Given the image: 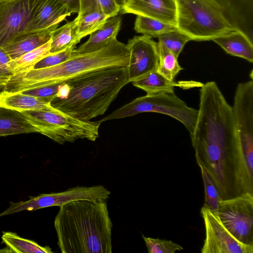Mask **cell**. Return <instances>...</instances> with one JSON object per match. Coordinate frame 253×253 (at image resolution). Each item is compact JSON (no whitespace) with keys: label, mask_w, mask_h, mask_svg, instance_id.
<instances>
[{"label":"cell","mask_w":253,"mask_h":253,"mask_svg":"<svg viewBox=\"0 0 253 253\" xmlns=\"http://www.w3.org/2000/svg\"><path fill=\"white\" fill-rule=\"evenodd\" d=\"M121 22V17L117 15L108 18L101 27L89 34L86 42L73 50L72 56L98 50L116 39Z\"/></svg>","instance_id":"obj_16"},{"label":"cell","mask_w":253,"mask_h":253,"mask_svg":"<svg viewBox=\"0 0 253 253\" xmlns=\"http://www.w3.org/2000/svg\"><path fill=\"white\" fill-rule=\"evenodd\" d=\"M216 213L236 239L253 246V194L246 192L221 200Z\"/></svg>","instance_id":"obj_8"},{"label":"cell","mask_w":253,"mask_h":253,"mask_svg":"<svg viewBox=\"0 0 253 253\" xmlns=\"http://www.w3.org/2000/svg\"><path fill=\"white\" fill-rule=\"evenodd\" d=\"M60 84L21 91L23 94L39 98H48L52 101L56 97ZM52 102V101H51Z\"/></svg>","instance_id":"obj_34"},{"label":"cell","mask_w":253,"mask_h":253,"mask_svg":"<svg viewBox=\"0 0 253 253\" xmlns=\"http://www.w3.org/2000/svg\"><path fill=\"white\" fill-rule=\"evenodd\" d=\"M157 43L159 60L157 71L169 80L174 81L183 68L178 63L177 57L161 42H158Z\"/></svg>","instance_id":"obj_27"},{"label":"cell","mask_w":253,"mask_h":253,"mask_svg":"<svg viewBox=\"0 0 253 253\" xmlns=\"http://www.w3.org/2000/svg\"><path fill=\"white\" fill-rule=\"evenodd\" d=\"M55 29L23 33L16 37L3 48L11 59L17 58L48 42Z\"/></svg>","instance_id":"obj_18"},{"label":"cell","mask_w":253,"mask_h":253,"mask_svg":"<svg viewBox=\"0 0 253 253\" xmlns=\"http://www.w3.org/2000/svg\"><path fill=\"white\" fill-rule=\"evenodd\" d=\"M109 18L102 11L93 10L78 15L74 19L79 41L101 27Z\"/></svg>","instance_id":"obj_25"},{"label":"cell","mask_w":253,"mask_h":253,"mask_svg":"<svg viewBox=\"0 0 253 253\" xmlns=\"http://www.w3.org/2000/svg\"><path fill=\"white\" fill-rule=\"evenodd\" d=\"M157 38L159 42L177 57L186 43L192 41L190 37L177 29L161 34Z\"/></svg>","instance_id":"obj_30"},{"label":"cell","mask_w":253,"mask_h":253,"mask_svg":"<svg viewBox=\"0 0 253 253\" xmlns=\"http://www.w3.org/2000/svg\"><path fill=\"white\" fill-rule=\"evenodd\" d=\"M48 98H39L21 92H9L3 90L0 93V107L18 112L24 111H55Z\"/></svg>","instance_id":"obj_17"},{"label":"cell","mask_w":253,"mask_h":253,"mask_svg":"<svg viewBox=\"0 0 253 253\" xmlns=\"http://www.w3.org/2000/svg\"><path fill=\"white\" fill-rule=\"evenodd\" d=\"M107 201L78 200L59 207L54 225L62 253H111Z\"/></svg>","instance_id":"obj_2"},{"label":"cell","mask_w":253,"mask_h":253,"mask_svg":"<svg viewBox=\"0 0 253 253\" xmlns=\"http://www.w3.org/2000/svg\"><path fill=\"white\" fill-rule=\"evenodd\" d=\"M130 53L127 66L128 82L141 79L157 71L159 64L158 43L152 37L134 36L126 44Z\"/></svg>","instance_id":"obj_12"},{"label":"cell","mask_w":253,"mask_h":253,"mask_svg":"<svg viewBox=\"0 0 253 253\" xmlns=\"http://www.w3.org/2000/svg\"><path fill=\"white\" fill-rule=\"evenodd\" d=\"M75 48V46H73L61 51L51 54L38 62L34 69L46 68L62 63L72 56L73 50Z\"/></svg>","instance_id":"obj_32"},{"label":"cell","mask_w":253,"mask_h":253,"mask_svg":"<svg viewBox=\"0 0 253 253\" xmlns=\"http://www.w3.org/2000/svg\"><path fill=\"white\" fill-rule=\"evenodd\" d=\"M244 159L253 176V81L239 83L232 106Z\"/></svg>","instance_id":"obj_9"},{"label":"cell","mask_w":253,"mask_h":253,"mask_svg":"<svg viewBox=\"0 0 253 253\" xmlns=\"http://www.w3.org/2000/svg\"><path fill=\"white\" fill-rule=\"evenodd\" d=\"M5 0H0V2L5 1Z\"/></svg>","instance_id":"obj_37"},{"label":"cell","mask_w":253,"mask_h":253,"mask_svg":"<svg viewBox=\"0 0 253 253\" xmlns=\"http://www.w3.org/2000/svg\"><path fill=\"white\" fill-rule=\"evenodd\" d=\"M132 84L151 94L161 92H174V87L179 86L183 88H189L201 86L203 84L194 81H182L178 83L171 81L160 74L157 71H153L145 77L134 81Z\"/></svg>","instance_id":"obj_19"},{"label":"cell","mask_w":253,"mask_h":253,"mask_svg":"<svg viewBox=\"0 0 253 253\" xmlns=\"http://www.w3.org/2000/svg\"><path fill=\"white\" fill-rule=\"evenodd\" d=\"M121 7L115 0H80V9L78 15L99 10L109 17L118 15Z\"/></svg>","instance_id":"obj_28"},{"label":"cell","mask_w":253,"mask_h":253,"mask_svg":"<svg viewBox=\"0 0 253 253\" xmlns=\"http://www.w3.org/2000/svg\"><path fill=\"white\" fill-rule=\"evenodd\" d=\"M2 243L6 245L8 253H52L50 248L42 247L33 241L19 236L11 232H4L1 236Z\"/></svg>","instance_id":"obj_24"},{"label":"cell","mask_w":253,"mask_h":253,"mask_svg":"<svg viewBox=\"0 0 253 253\" xmlns=\"http://www.w3.org/2000/svg\"><path fill=\"white\" fill-rule=\"evenodd\" d=\"M178 30L192 41H212L238 30L212 0H175Z\"/></svg>","instance_id":"obj_5"},{"label":"cell","mask_w":253,"mask_h":253,"mask_svg":"<svg viewBox=\"0 0 253 253\" xmlns=\"http://www.w3.org/2000/svg\"><path fill=\"white\" fill-rule=\"evenodd\" d=\"M51 39L45 44L19 57L11 59L9 67L13 75L33 69L35 65L43 58L52 54L50 52Z\"/></svg>","instance_id":"obj_23"},{"label":"cell","mask_w":253,"mask_h":253,"mask_svg":"<svg viewBox=\"0 0 253 253\" xmlns=\"http://www.w3.org/2000/svg\"><path fill=\"white\" fill-rule=\"evenodd\" d=\"M226 53L253 62V42L239 30H236L212 40Z\"/></svg>","instance_id":"obj_20"},{"label":"cell","mask_w":253,"mask_h":253,"mask_svg":"<svg viewBox=\"0 0 253 253\" xmlns=\"http://www.w3.org/2000/svg\"><path fill=\"white\" fill-rule=\"evenodd\" d=\"M200 89L198 118L190 133L198 166L215 183L222 200L253 193V177L243 156L232 106L214 81Z\"/></svg>","instance_id":"obj_1"},{"label":"cell","mask_w":253,"mask_h":253,"mask_svg":"<svg viewBox=\"0 0 253 253\" xmlns=\"http://www.w3.org/2000/svg\"><path fill=\"white\" fill-rule=\"evenodd\" d=\"M206 230L202 253H253V246L236 239L220 221L217 213L203 205L201 210Z\"/></svg>","instance_id":"obj_11"},{"label":"cell","mask_w":253,"mask_h":253,"mask_svg":"<svg viewBox=\"0 0 253 253\" xmlns=\"http://www.w3.org/2000/svg\"><path fill=\"white\" fill-rule=\"evenodd\" d=\"M120 12L122 14L149 17L175 26L176 25L175 0H126Z\"/></svg>","instance_id":"obj_13"},{"label":"cell","mask_w":253,"mask_h":253,"mask_svg":"<svg viewBox=\"0 0 253 253\" xmlns=\"http://www.w3.org/2000/svg\"><path fill=\"white\" fill-rule=\"evenodd\" d=\"M50 52L55 53L75 46L80 41L78 39L77 28L75 20L68 22L52 33Z\"/></svg>","instance_id":"obj_22"},{"label":"cell","mask_w":253,"mask_h":253,"mask_svg":"<svg viewBox=\"0 0 253 253\" xmlns=\"http://www.w3.org/2000/svg\"><path fill=\"white\" fill-rule=\"evenodd\" d=\"M116 3L121 7L125 2L126 0H115Z\"/></svg>","instance_id":"obj_36"},{"label":"cell","mask_w":253,"mask_h":253,"mask_svg":"<svg viewBox=\"0 0 253 253\" xmlns=\"http://www.w3.org/2000/svg\"><path fill=\"white\" fill-rule=\"evenodd\" d=\"M43 0H7L0 2V46H5L25 32Z\"/></svg>","instance_id":"obj_10"},{"label":"cell","mask_w":253,"mask_h":253,"mask_svg":"<svg viewBox=\"0 0 253 253\" xmlns=\"http://www.w3.org/2000/svg\"><path fill=\"white\" fill-rule=\"evenodd\" d=\"M70 15L59 0H43L25 32L56 29L59 23Z\"/></svg>","instance_id":"obj_15"},{"label":"cell","mask_w":253,"mask_h":253,"mask_svg":"<svg viewBox=\"0 0 253 253\" xmlns=\"http://www.w3.org/2000/svg\"><path fill=\"white\" fill-rule=\"evenodd\" d=\"M32 132L39 130L22 112L0 107V136Z\"/></svg>","instance_id":"obj_21"},{"label":"cell","mask_w":253,"mask_h":253,"mask_svg":"<svg viewBox=\"0 0 253 253\" xmlns=\"http://www.w3.org/2000/svg\"><path fill=\"white\" fill-rule=\"evenodd\" d=\"M130 53L126 44L115 39L102 48L73 55L58 65L13 75L4 86L9 92H21L61 84L84 73L113 67H127Z\"/></svg>","instance_id":"obj_4"},{"label":"cell","mask_w":253,"mask_h":253,"mask_svg":"<svg viewBox=\"0 0 253 253\" xmlns=\"http://www.w3.org/2000/svg\"><path fill=\"white\" fill-rule=\"evenodd\" d=\"M148 112L163 114L176 119L190 134L194 130L198 115V110L188 106L174 92H161L136 98L99 121L102 123Z\"/></svg>","instance_id":"obj_7"},{"label":"cell","mask_w":253,"mask_h":253,"mask_svg":"<svg viewBox=\"0 0 253 253\" xmlns=\"http://www.w3.org/2000/svg\"><path fill=\"white\" fill-rule=\"evenodd\" d=\"M142 238L149 253H174L183 249L171 240L146 237L143 235Z\"/></svg>","instance_id":"obj_31"},{"label":"cell","mask_w":253,"mask_h":253,"mask_svg":"<svg viewBox=\"0 0 253 253\" xmlns=\"http://www.w3.org/2000/svg\"><path fill=\"white\" fill-rule=\"evenodd\" d=\"M227 20L253 42V0H212Z\"/></svg>","instance_id":"obj_14"},{"label":"cell","mask_w":253,"mask_h":253,"mask_svg":"<svg viewBox=\"0 0 253 253\" xmlns=\"http://www.w3.org/2000/svg\"><path fill=\"white\" fill-rule=\"evenodd\" d=\"M201 169L205 188V203L204 206L211 211L217 212L222 198L215 183L205 169L199 166Z\"/></svg>","instance_id":"obj_29"},{"label":"cell","mask_w":253,"mask_h":253,"mask_svg":"<svg viewBox=\"0 0 253 253\" xmlns=\"http://www.w3.org/2000/svg\"><path fill=\"white\" fill-rule=\"evenodd\" d=\"M11 58L4 48L0 46V84L5 85L13 75L9 67Z\"/></svg>","instance_id":"obj_33"},{"label":"cell","mask_w":253,"mask_h":253,"mask_svg":"<svg viewBox=\"0 0 253 253\" xmlns=\"http://www.w3.org/2000/svg\"><path fill=\"white\" fill-rule=\"evenodd\" d=\"M67 96L54 98L51 105L81 120L88 121L102 115L121 89L129 83L127 67H113L87 72L65 82Z\"/></svg>","instance_id":"obj_3"},{"label":"cell","mask_w":253,"mask_h":253,"mask_svg":"<svg viewBox=\"0 0 253 253\" xmlns=\"http://www.w3.org/2000/svg\"><path fill=\"white\" fill-rule=\"evenodd\" d=\"M176 29L174 25L142 15H137L134 27L136 33L156 38Z\"/></svg>","instance_id":"obj_26"},{"label":"cell","mask_w":253,"mask_h":253,"mask_svg":"<svg viewBox=\"0 0 253 253\" xmlns=\"http://www.w3.org/2000/svg\"><path fill=\"white\" fill-rule=\"evenodd\" d=\"M40 133L56 142L63 144L79 139L95 141L99 136L101 123L85 121L57 110L55 111H24L21 112Z\"/></svg>","instance_id":"obj_6"},{"label":"cell","mask_w":253,"mask_h":253,"mask_svg":"<svg viewBox=\"0 0 253 253\" xmlns=\"http://www.w3.org/2000/svg\"><path fill=\"white\" fill-rule=\"evenodd\" d=\"M65 5L68 12L79 13L80 9V0H59Z\"/></svg>","instance_id":"obj_35"}]
</instances>
